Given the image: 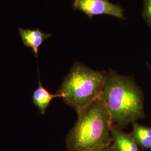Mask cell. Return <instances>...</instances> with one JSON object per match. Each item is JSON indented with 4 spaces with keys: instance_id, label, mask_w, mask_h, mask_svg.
Masks as SVG:
<instances>
[{
    "instance_id": "obj_2",
    "label": "cell",
    "mask_w": 151,
    "mask_h": 151,
    "mask_svg": "<svg viewBox=\"0 0 151 151\" xmlns=\"http://www.w3.org/2000/svg\"><path fill=\"white\" fill-rule=\"evenodd\" d=\"M99 99L107 109L113 124L120 128L144 116L142 93L129 77L119 75L113 70L108 72Z\"/></svg>"
},
{
    "instance_id": "obj_6",
    "label": "cell",
    "mask_w": 151,
    "mask_h": 151,
    "mask_svg": "<svg viewBox=\"0 0 151 151\" xmlns=\"http://www.w3.org/2000/svg\"><path fill=\"white\" fill-rule=\"evenodd\" d=\"M111 137L115 151H139L138 145L130 134L123 132L116 125H113L111 129Z\"/></svg>"
},
{
    "instance_id": "obj_1",
    "label": "cell",
    "mask_w": 151,
    "mask_h": 151,
    "mask_svg": "<svg viewBox=\"0 0 151 151\" xmlns=\"http://www.w3.org/2000/svg\"><path fill=\"white\" fill-rule=\"evenodd\" d=\"M78 119L66 137L68 151H93L113 143V123L99 98L77 112Z\"/></svg>"
},
{
    "instance_id": "obj_10",
    "label": "cell",
    "mask_w": 151,
    "mask_h": 151,
    "mask_svg": "<svg viewBox=\"0 0 151 151\" xmlns=\"http://www.w3.org/2000/svg\"><path fill=\"white\" fill-rule=\"evenodd\" d=\"M93 151H115L114 146L112 143L108 145V146H104L101 148H100L97 150H95Z\"/></svg>"
},
{
    "instance_id": "obj_7",
    "label": "cell",
    "mask_w": 151,
    "mask_h": 151,
    "mask_svg": "<svg viewBox=\"0 0 151 151\" xmlns=\"http://www.w3.org/2000/svg\"><path fill=\"white\" fill-rule=\"evenodd\" d=\"M55 97H60V95L52 94L44 88L40 79L38 82V87L35 90L32 95V102L35 106L38 108L39 112L42 114L45 113V111L51 101Z\"/></svg>"
},
{
    "instance_id": "obj_8",
    "label": "cell",
    "mask_w": 151,
    "mask_h": 151,
    "mask_svg": "<svg viewBox=\"0 0 151 151\" xmlns=\"http://www.w3.org/2000/svg\"><path fill=\"white\" fill-rule=\"evenodd\" d=\"M130 135L138 146L143 149L151 151V127L134 123Z\"/></svg>"
},
{
    "instance_id": "obj_5",
    "label": "cell",
    "mask_w": 151,
    "mask_h": 151,
    "mask_svg": "<svg viewBox=\"0 0 151 151\" xmlns=\"http://www.w3.org/2000/svg\"><path fill=\"white\" fill-rule=\"evenodd\" d=\"M22 41L24 45L32 49L33 52L38 57V50L44 41L51 36L50 34L42 32L39 29H18Z\"/></svg>"
},
{
    "instance_id": "obj_9",
    "label": "cell",
    "mask_w": 151,
    "mask_h": 151,
    "mask_svg": "<svg viewBox=\"0 0 151 151\" xmlns=\"http://www.w3.org/2000/svg\"><path fill=\"white\" fill-rule=\"evenodd\" d=\"M143 17L151 27V0H144Z\"/></svg>"
},
{
    "instance_id": "obj_4",
    "label": "cell",
    "mask_w": 151,
    "mask_h": 151,
    "mask_svg": "<svg viewBox=\"0 0 151 151\" xmlns=\"http://www.w3.org/2000/svg\"><path fill=\"white\" fill-rule=\"evenodd\" d=\"M72 6L74 9L83 12L89 18L108 15L120 19H124V9L108 0H73Z\"/></svg>"
},
{
    "instance_id": "obj_11",
    "label": "cell",
    "mask_w": 151,
    "mask_h": 151,
    "mask_svg": "<svg viewBox=\"0 0 151 151\" xmlns=\"http://www.w3.org/2000/svg\"><path fill=\"white\" fill-rule=\"evenodd\" d=\"M148 67L150 68V70H151V65H148Z\"/></svg>"
},
{
    "instance_id": "obj_3",
    "label": "cell",
    "mask_w": 151,
    "mask_h": 151,
    "mask_svg": "<svg viewBox=\"0 0 151 151\" xmlns=\"http://www.w3.org/2000/svg\"><path fill=\"white\" fill-rule=\"evenodd\" d=\"M107 73L93 70L77 62L65 77L57 93L77 112L99 99Z\"/></svg>"
}]
</instances>
